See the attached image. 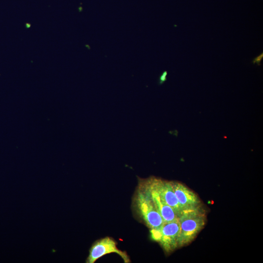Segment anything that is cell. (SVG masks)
I'll return each instance as SVG.
<instances>
[{"mask_svg": "<svg viewBox=\"0 0 263 263\" xmlns=\"http://www.w3.org/2000/svg\"><path fill=\"white\" fill-rule=\"evenodd\" d=\"M180 232L178 247L188 245L204 227L206 215L201 207L183 211L179 216Z\"/></svg>", "mask_w": 263, "mask_h": 263, "instance_id": "6da1fadb", "label": "cell"}, {"mask_svg": "<svg viewBox=\"0 0 263 263\" xmlns=\"http://www.w3.org/2000/svg\"><path fill=\"white\" fill-rule=\"evenodd\" d=\"M134 204L139 215L150 229L158 228L165 222L157 211L149 190L142 182L139 184Z\"/></svg>", "mask_w": 263, "mask_h": 263, "instance_id": "7a4b0ae2", "label": "cell"}, {"mask_svg": "<svg viewBox=\"0 0 263 263\" xmlns=\"http://www.w3.org/2000/svg\"><path fill=\"white\" fill-rule=\"evenodd\" d=\"M180 225L178 218L164 222L159 228L150 229L151 238L159 243L167 253L178 247Z\"/></svg>", "mask_w": 263, "mask_h": 263, "instance_id": "3957f363", "label": "cell"}, {"mask_svg": "<svg viewBox=\"0 0 263 263\" xmlns=\"http://www.w3.org/2000/svg\"><path fill=\"white\" fill-rule=\"evenodd\" d=\"M112 253L118 254L125 263L131 262L127 253L117 247L116 242L111 237H106L96 240L92 244L85 263H94L103 256Z\"/></svg>", "mask_w": 263, "mask_h": 263, "instance_id": "277c9868", "label": "cell"}, {"mask_svg": "<svg viewBox=\"0 0 263 263\" xmlns=\"http://www.w3.org/2000/svg\"><path fill=\"white\" fill-rule=\"evenodd\" d=\"M147 185L154 189L164 201L179 216L183 211L174 193L172 182L155 177L144 180Z\"/></svg>", "mask_w": 263, "mask_h": 263, "instance_id": "5b68a950", "label": "cell"}, {"mask_svg": "<svg viewBox=\"0 0 263 263\" xmlns=\"http://www.w3.org/2000/svg\"><path fill=\"white\" fill-rule=\"evenodd\" d=\"M175 196L183 211L201 207V202L196 194L183 184L172 182Z\"/></svg>", "mask_w": 263, "mask_h": 263, "instance_id": "8992f818", "label": "cell"}, {"mask_svg": "<svg viewBox=\"0 0 263 263\" xmlns=\"http://www.w3.org/2000/svg\"><path fill=\"white\" fill-rule=\"evenodd\" d=\"M142 183L149 190L154 205L165 222L178 218L179 216L176 212L164 202L154 189L147 185L144 181Z\"/></svg>", "mask_w": 263, "mask_h": 263, "instance_id": "52a82bcc", "label": "cell"}, {"mask_svg": "<svg viewBox=\"0 0 263 263\" xmlns=\"http://www.w3.org/2000/svg\"><path fill=\"white\" fill-rule=\"evenodd\" d=\"M263 58V53H261L259 56L254 57L252 60V63L253 64L257 63L258 66L261 65V62Z\"/></svg>", "mask_w": 263, "mask_h": 263, "instance_id": "ba28073f", "label": "cell"}]
</instances>
